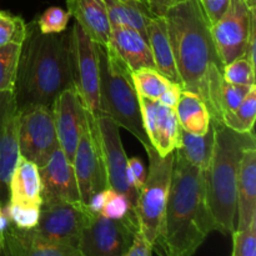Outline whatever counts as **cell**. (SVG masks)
<instances>
[{"label": "cell", "mask_w": 256, "mask_h": 256, "mask_svg": "<svg viewBox=\"0 0 256 256\" xmlns=\"http://www.w3.org/2000/svg\"><path fill=\"white\" fill-rule=\"evenodd\" d=\"M182 89L202 98L210 119L222 122L224 68L200 0H180L164 15Z\"/></svg>", "instance_id": "cell-1"}, {"label": "cell", "mask_w": 256, "mask_h": 256, "mask_svg": "<svg viewBox=\"0 0 256 256\" xmlns=\"http://www.w3.org/2000/svg\"><path fill=\"white\" fill-rule=\"evenodd\" d=\"M214 232L204 172L174 152L172 184L162 232L152 250L159 256H192Z\"/></svg>", "instance_id": "cell-2"}, {"label": "cell", "mask_w": 256, "mask_h": 256, "mask_svg": "<svg viewBox=\"0 0 256 256\" xmlns=\"http://www.w3.org/2000/svg\"><path fill=\"white\" fill-rule=\"evenodd\" d=\"M75 86L70 34H42L36 22L26 24L14 94L18 109L52 108L64 90Z\"/></svg>", "instance_id": "cell-3"}, {"label": "cell", "mask_w": 256, "mask_h": 256, "mask_svg": "<svg viewBox=\"0 0 256 256\" xmlns=\"http://www.w3.org/2000/svg\"><path fill=\"white\" fill-rule=\"evenodd\" d=\"M214 150L204 172L208 205L214 230L232 235L236 226V182L242 155L248 148H256L254 130L236 132L222 122L212 120Z\"/></svg>", "instance_id": "cell-4"}, {"label": "cell", "mask_w": 256, "mask_h": 256, "mask_svg": "<svg viewBox=\"0 0 256 256\" xmlns=\"http://www.w3.org/2000/svg\"><path fill=\"white\" fill-rule=\"evenodd\" d=\"M100 72L102 112L119 126L132 132L142 146L149 144L140 112L139 95L132 82V72L116 50L108 44H96Z\"/></svg>", "instance_id": "cell-5"}, {"label": "cell", "mask_w": 256, "mask_h": 256, "mask_svg": "<svg viewBox=\"0 0 256 256\" xmlns=\"http://www.w3.org/2000/svg\"><path fill=\"white\" fill-rule=\"evenodd\" d=\"M149 158V169L135 205L139 230L152 248L156 244L162 228L170 184H172L174 152L160 156L152 144L144 145Z\"/></svg>", "instance_id": "cell-6"}, {"label": "cell", "mask_w": 256, "mask_h": 256, "mask_svg": "<svg viewBox=\"0 0 256 256\" xmlns=\"http://www.w3.org/2000/svg\"><path fill=\"white\" fill-rule=\"evenodd\" d=\"M138 230L135 214L115 220L92 212L80 235L79 256H124Z\"/></svg>", "instance_id": "cell-7"}, {"label": "cell", "mask_w": 256, "mask_h": 256, "mask_svg": "<svg viewBox=\"0 0 256 256\" xmlns=\"http://www.w3.org/2000/svg\"><path fill=\"white\" fill-rule=\"evenodd\" d=\"M79 144L72 159V168L79 188L80 202L86 206L92 194L108 188L104 158L96 118L84 109Z\"/></svg>", "instance_id": "cell-8"}, {"label": "cell", "mask_w": 256, "mask_h": 256, "mask_svg": "<svg viewBox=\"0 0 256 256\" xmlns=\"http://www.w3.org/2000/svg\"><path fill=\"white\" fill-rule=\"evenodd\" d=\"M20 156L42 168L59 148L52 109L42 105H30L19 110Z\"/></svg>", "instance_id": "cell-9"}, {"label": "cell", "mask_w": 256, "mask_h": 256, "mask_svg": "<svg viewBox=\"0 0 256 256\" xmlns=\"http://www.w3.org/2000/svg\"><path fill=\"white\" fill-rule=\"evenodd\" d=\"M74 84L82 108L92 116L102 115L100 72L96 44L75 22L70 32Z\"/></svg>", "instance_id": "cell-10"}, {"label": "cell", "mask_w": 256, "mask_h": 256, "mask_svg": "<svg viewBox=\"0 0 256 256\" xmlns=\"http://www.w3.org/2000/svg\"><path fill=\"white\" fill-rule=\"evenodd\" d=\"M90 214L92 212L82 202L65 200L42 202L39 222L34 232L50 242L78 249L82 228Z\"/></svg>", "instance_id": "cell-11"}, {"label": "cell", "mask_w": 256, "mask_h": 256, "mask_svg": "<svg viewBox=\"0 0 256 256\" xmlns=\"http://www.w3.org/2000/svg\"><path fill=\"white\" fill-rule=\"evenodd\" d=\"M254 25L256 10L250 9L245 0H230L224 15L210 28L222 64L226 65L245 55Z\"/></svg>", "instance_id": "cell-12"}, {"label": "cell", "mask_w": 256, "mask_h": 256, "mask_svg": "<svg viewBox=\"0 0 256 256\" xmlns=\"http://www.w3.org/2000/svg\"><path fill=\"white\" fill-rule=\"evenodd\" d=\"M96 120L100 142H102L108 188L124 194L135 209L139 192L132 188L128 175V158L120 139V126L104 114L99 115Z\"/></svg>", "instance_id": "cell-13"}, {"label": "cell", "mask_w": 256, "mask_h": 256, "mask_svg": "<svg viewBox=\"0 0 256 256\" xmlns=\"http://www.w3.org/2000/svg\"><path fill=\"white\" fill-rule=\"evenodd\" d=\"M19 109L12 92H0V204L9 202V182L19 152Z\"/></svg>", "instance_id": "cell-14"}, {"label": "cell", "mask_w": 256, "mask_h": 256, "mask_svg": "<svg viewBox=\"0 0 256 256\" xmlns=\"http://www.w3.org/2000/svg\"><path fill=\"white\" fill-rule=\"evenodd\" d=\"M142 126L152 146L160 156H166L179 145L180 128L174 108L159 100L139 96Z\"/></svg>", "instance_id": "cell-15"}, {"label": "cell", "mask_w": 256, "mask_h": 256, "mask_svg": "<svg viewBox=\"0 0 256 256\" xmlns=\"http://www.w3.org/2000/svg\"><path fill=\"white\" fill-rule=\"evenodd\" d=\"M52 109L54 114L59 148L64 152L68 159L72 162L78 144H79L82 120L85 115L82 100L75 86L64 90L55 99Z\"/></svg>", "instance_id": "cell-16"}, {"label": "cell", "mask_w": 256, "mask_h": 256, "mask_svg": "<svg viewBox=\"0 0 256 256\" xmlns=\"http://www.w3.org/2000/svg\"><path fill=\"white\" fill-rule=\"evenodd\" d=\"M39 174L42 202L48 200L82 202L74 168L60 148L52 152L46 164L39 168Z\"/></svg>", "instance_id": "cell-17"}, {"label": "cell", "mask_w": 256, "mask_h": 256, "mask_svg": "<svg viewBox=\"0 0 256 256\" xmlns=\"http://www.w3.org/2000/svg\"><path fill=\"white\" fill-rule=\"evenodd\" d=\"M6 256H79L76 248L56 244L44 239L34 229H19L9 224L4 232Z\"/></svg>", "instance_id": "cell-18"}, {"label": "cell", "mask_w": 256, "mask_h": 256, "mask_svg": "<svg viewBox=\"0 0 256 256\" xmlns=\"http://www.w3.org/2000/svg\"><path fill=\"white\" fill-rule=\"evenodd\" d=\"M256 222V149L248 148L242 155L236 182V226L245 230Z\"/></svg>", "instance_id": "cell-19"}, {"label": "cell", "mask_w": 256, "mask_h": 256, "mask_svg": "<svg viewBox=\"0 0 256 256\" xmlns=\"http://www.w3.org/2000/svg\"><path fill=\"white\" fill-rule=\"evenodd\" d=\"M66 6L75 22L95 44H109L112 25L104 0H66Z\"/></svg>", "instance_id": "cell-20"}, {"label": "cell", "mask_w": 256, "mask_h": 256, "mask_svg": "<svg viewBox=\"0 0 256 256\" xmlns=\"http://www.w3.org/2000/svg\"><path fill=\"white\" fill-rule=\"evenodd\" d=\"M109 42L116 50L120 58L126 62L132 72L142 68L155 69L148 39L136 30L122 25L112 26Z\"/></svg>", "instance_id": "cell-21"}, {"label": "cell", "mask_w": 256, "mask_h": 256, "mask_svg": "<svg viewBox=\"0 0 256 256\" xmlns=\"http://www.w3.org/2000/svg\"><path fill=\"white\" fill-rule=\"evenodd\" d=\"M146 39L152 50L155 69L172 82L182 85L164 16H152L149 20L146 25Z\"/></svg>", "instance_id": "cell-22"}, {"label": "cell", "mask_w": 256, "mask_h": 256, "mask_svg": "<svg viewBox=\"0 0 256 256\" xmlns=\"http://www.w3.org/2000/svg\"><path fill=\"white\" fill-rule=\"evenodd\" d=\"M9 202L42 205V182L36 164L20 156L9 182Z\"/></svg>", "instance_id": "cell-23"}, {"label": "cell", "mask_w": 256, "mask_h": 256, "mask_svg": "<svg viewBox=\"0 0 256 256\" xmlns=\"http://www.w3.org/2000/svg\"><path fill=\"white\" fill-rule=\"evenodd\" d=\"M112 26L132 28L146 38V25L152 16L146 2L140 0H104Z\"/></svg>", "instance_id": "cell-24"}, {"label": "cell", "mask_w": 256, "mask_h": 256, "mask_svg": "<svg viewBox=\"0 0 256 256\" xmlns=\"http://www.w3.org/2000/svg\"><path fill=\"white\" fill-rule=\"evenodd\" d=\"M180 128L190 134L202 135L210 126V114L202 98L190 90L182 89L175 106Z\"/></svg>", "instance_id": "cell-25"}, {"label": "cell", "mask_w": 256, "mask_h": 256, "mask_svg": "<svg viewBox=\"0 0 256 256\" xmlns=\"http://www.w3.org/2000/svg\"><path fill=\"white\" fill-rule=\"evenodd\" d=\"M214 142V126L210 122L209 129L202 135L190 134L185 130H180L179 145L174 152L190 165L205 172L212 160Z\"/></svg>", "instance_id": "cell-26"}, {"label": "cell", "mask_w": 256, "mask_h": 256, "mask_svg": "<svg viewBox=\"0 0 256 256\" xmlns=\"http://www.w3.org/2000/svg\"><path fill=\"white\" fill-rule=\"evenodd\" d=\"M256 116V86H252L242 104L232 112H225L222 124L236 132H249L254 130Z\"/></svg>", "instance_id": "cell-27"}, {"label": "cell", "mask_w": 256, "mask_h": 256, "mask_svg": "<svg viewBox=\"0 0 256 256\" xmlns=\"http://www.w3.org/2000/svg\"><path fill=\"white\" fill-rule=\"evenodd\" d=\"M132 82L139 96L159 100L172 84L154 68H142L132 72Z\"/></svg>", "instance_id": "cell-28"}, {"label": "cell", "mask_w": 256, "mask_h": 256, "mask_svg": "<svg viewBox=\"0 0 256 256\" xmlns=\"http://www.w3.org/2000/svg\"><path fill=\"white\" fill-rule=\"evenodd\" d=\"M22 44L0 46V92H12L16 79Z\"/></svg>", "instance_id": "cell-29"}, {"label": "cell", "mask_w": 256, "mask_h": 256, "mask_svg": "<svg viewBox=\"0 0 256 256\" xmlns=\"http://www.w3.org/2000/svg\"><path fill=\"white\" fill-rule=\"evenodd\" d=\"M5 216L9 224L19 229H34L39 222L40 206L32 204H20L9 202L4 206Z\"/></svg>", "instance_id": "cell-30"}, {"label": "cell", "mask_w": 256, "mask_h": 256, "mask_svg": "<svg viewBox=\"0 0 256 256\" xmlns=\"http://www.w3.org/2000/svg\"><path fill=\"white\" fill-rule=\"evenodd\" d=\"M26 35V22L22 18L8 12H0V46L22 44Z\"/></svg>", "instance_id": "cell-31"}, {"label": "cell", "mask_w": 256, "mask_h": 256, "mask_svg": "<svg viewBox=\"0 0 256 256\" xmlns=\"http://www.w3.org/2000/svg\"><path fill=\"white\" fill-rule=\"evenodd\" d=\"M130 214H135V212L129 199L122 192L106 188L105 189L104 206H102L99 215L108 218V219L119 220Z\"/></svg>", "instance_id": "cell-32"}, {"label": "cell", "mask_w": 256, "mask_h": 256, "mask_svg": "<svg viewBox=\"0 0 256 256\" xmlns=\"http://www.w3.org/2000/svg\"><path fill=\"white\" fill-rule=\"evenodd\" d=\"M224 80L236 85H255V65L242 55L225 65Z\"/></svg>", "instance_id": "cell-33"}, {"label": "cell", "mask_w": 256, "mask_h": 256, "mask_svg": "<svg viewBox=\"0 0 256 256\" xmlns=\"http://www.w3.org/2000/svg\"><path fill=\"white\" fill-rule=\"evenodd\" d=\"M70 12L59 6H52L45 10L39 19L35 20L42 34H60L68 26Z\"/></svg>", "instance_id": "cell-34"}, {"label": "cell", "mask_w": 256, "mask_h": 256, "mask_svg": "<svg viewBox=\"0 0 256 256\" xmlns=\"http://www.w3.org/2000/svg\"><path fill=\"white\" fill-rule=\"evenodd\" d=\"M232 256H256V222L232 232Z\"/></svg>", "instance_id": "cell-35"}, {"label": "cell", "mask_w": 256, "mask_h": 256, "mask_svg": "<svg viewBox=\"0 0 256 256\" xmlns=\"http://www.w3.org/2000/svg\"><path fill=\"white\" fill-rule=\"evenodd\" d=\"M255 85H236L232 84V82H224L222 89V109L225 112H232L236 109L242 100L245 99L252 88Z\"/></svg>", "instance_id": "cell-36"}, {"label": "cell", "mask_w": 256, "mask_h": 256, "mask_svg": "<svg viewBox=\"0 0 256 256\" xmlns=\"http://www.w3.org/2000/svg\"><path fill=\"white\" fill-rule=\"evenodd\" d=\"M128 175H129V180L132 182V188L139 192L142 186L144 185L145 178H146L145 165L140 158L134 156L128 159Z\"/></svg>", "instance_id": "cell-37"}, {"label": "cell", "mask_w": 256, "mask_h": 256, "mask_svg": "<svg viewBox=\"0 0 256 256\" xmlns=\"http://www.w3.org/2000/svg\"><path fill=\"white\" fill-rule=\"evenodd\" d=\"M210 24H215L229 8L230 0H200Z\"/></svg>", "instance_id": "cell-38"}, {"label": "cell", "mask_w": 256, "mask_h": 256, "mask_svg": "<svg viewBox=\"0 0 256 256\" xmlns=\"http://www.w3.org/2000/svg\"><path fill=\"white\" fill-rule=\"evenodd\" d=\"M152 246L150 242L145 239L144 235L142 234L140 230L135 234L134 242H132V246L126 252L124 256H152Z\"/></svg>", "instance_id": "cell-39"}, {"label": "cell", "mask_w": 256, "mask_h": 256, "mask_svg": "<svg viewBox=\"0 0 256 256\" xmlns=\"http://www.w3.org/2000/svg\"><path fill=\"white\" fill-rule=\"evenodd\" d=\"M182 85L172 82V84L170 85L169 88H168L166 92H165L164 94L160 96L159 102H162V104L166 105V106L174 108V109H175V106H176V104H178V100H179V96H180V92H182Z\"/></svg>", "instance_id": "cell-40"}, {"label": "cell", "mask_w": 256, "mask_h": 256, "mask_svg": "<svg viewBox=\"0 0 256 256\" xmlns=\"http://www.w3.org/2000/svg\"><path fill=\"white\" fill-rule=\"evenodd\" d=\"M179 2L180 0H146V4L155 16H164L165 12Z\"/></svg>", "instance_id": "cell-41"}, {"label": "cell", "mask_w": 256, "mask_h": 256, "mask_svg": "<svg viewBox=\"0 0 256 256\" xmlns=\"http://www.w3.org/2000/svg\"><path fill=\"white\" fill-rule=\"evenodd\" d=\"M104 202H105V189L92 194V198L89 199V202H88L86 208L89 209L90 212H92V214H100L102 206H104Z\"/></svg>", "instance_id": "cell-42"}, {"label": "cell", "mask_w": 256, "mask_h": 256, "mask_svg": "<svg viewBox=\"0 0 256 256\" xmlns=\"http://www.w3.org/2000/svg\"><path fill=\"white\" fill-rule=\"evenodd\" d=\"M9 226V220L5 216L4 209H2V204H0V252L2 250V244H4V232L6 228Z\"/></svg>", "instance_id": "cell-43"}, {"label": "cell", "mask_w": 256, "mask_h": 256, "mask_svg": "<svg viewBox=\"0 0 256 256\" xmlns=\"http://www.w3.org/2000/svg\"><path fill=\"white\" fill-rule=\"evenodd\" d=\"M245 2H246L250 9L256 10V0H245Z\"/></svg>", "instance_id": "cell-44"}, {"label": "cell", "mask_w": 256, "mask_h": 256, "mask_svg": "<svg viewBox=\"0 0 256 256\" xmlns=\"http://www.w3.org/2000/svg\"><path fill=\"white\" fill-rule=\"evenodd\" d=\"M140 2H146V0H140Z\"/></svg>", "instance_id": "cell-45"}]
</instances>
